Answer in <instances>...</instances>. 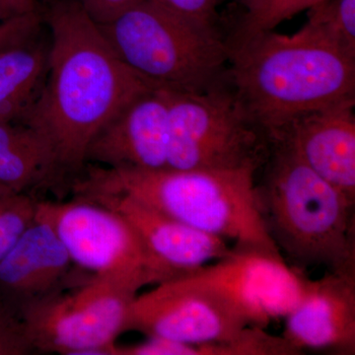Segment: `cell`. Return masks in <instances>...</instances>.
I'll list each match as a JSON object with an SVG mask.
<instances>
[{
	"mask_svg": "<svg viewBox=\"0 0 355 355\" xmlns=\"http://www.w3.org/2000/svg\"><path fill=\"white\" fill-rule=\"evenodd\" d=\"M73 197L108 207L130 224L150 261L155 286L191 277L234 251L226 240L191 227L128 196L89 193Z\"/></svg>",
	"mask_w": 355,
	"mask_h": 355,
	"instance_id": "11",
	"label": "cell"
},
{
	"mask_svg": "<svg viewBox=\"0 0 355 355\" xmlns=\"http://www.w3.org/2000/svg\"><path fill=\"white\" fill-rule=\"evenodd\" d=\"M237 1L244 8L241 20H247L260 13L268 0H237Z\"/></svg>",
	"mask_w": 355,
	"mask_h": 355,
	"instance_id": "25",
	"label": "cell"
},
{
	"mask_svg": "<svg viewBox=\"0 0 355 355\" xmlns=\"http://www.w3.org/2000/svg\"><path fill=\"white\" fill-rule=\"evenodd\" d=\"M297 32L355 58V0H322Z\"/></svg>",
	"mask_w": 355,
	"mask_h": 355,
	"instance_id": "18",
	"label": "cell"
},
{
	"mask_svg": "<svg viewBox=\"0 0 355 355\" xmlns=\"http://www.w3.org/2000/svg\"><path fill=\"white\" fill-rule=\"evenodd\" d=\"M139 291L76 266L60 288L21 309L35 354L114 355Z\"/></svg>",
	"mask_w": 355,
	"mask_h": 355,
	"instance_id": "7",
	"label": "cell"
},
{
	"mask_svg": "<svg viewBox=\"0 0 355 355\" xmlns=\"http://www.w3.org/2000/svg\"><path fill=\"white\" fill-rule=\"evenodd\" d=\"M167 139V90L151 89L135 98L97 133L86 153V164L166 170Z\"/></svg>",
	"mask_w": 355,
	"mask_h": 355,
	"instance_id": "12",
	"label": "cell"
},
{
	"mask_svg": "<svg viewBox=\"0 0 355 355\" xmlns=\"http://www.w3.org/2000/svg\"><path fill=\"white\" fill-rule=\"evenodd\" d=\"M58 188L55 158L46 140L23 123L0 121V198Z\"/></svg>",
	"mask_w": 355,
	"mask_h": 355,
	"instance_id": "17",
	"label": "cell"
},
{
	"mask_svg": "<svg viewBox=\"0 0 355 355\" xmlns=\"http://www.w3.org/2000/svg\"><path fill=\"white\" fill-rule=\"evenodd\" d=\"M259 171V210L284 260L305 275L318 268L355 275V203L306 165L282 137L270 139Z\"/></svg>",
	"mask_w": 355,
	"mask_h": 355,
	"instance_id": "3",
	"label": "cell"
},
{
	"mask_svg": "<svg viewBox=\"0 0 355 355\" xmlns=\"http://www.w3.org/2000/svg\"><path fill=\"white\" fill-rule=\"evenodd\" d=\"M252 327L219 292L183 277L156 284L137 294L128 331L186 345H219L234 340Z\"/></svg>",
	"mask_w": 355,
	"mask_h": 355,
	"instance_id": "9",
	"label": "cell"
},
{
	"mask_svg": "<svg viewBox=\"0 0 355 355\" xmlns=\"http://www.w3.org/2000/svg\"><path fill=\"white\" fill-rule=\"evenodd\" d=\"M354 106L343 103L302 114L272 137L286 139L306 165L354 203Z\"/></svg>",
	"mask_w": 355,
	"mask_h": 355,
	"instance_id": "14",
	"label": "cell"
},
{
	"mask_svg": "<svg viewBox=\"0 0 355 355\" xmlns=\"http://www.w3.org/2000/svg\"><path fill=\"white\" fill-rule=\"evenodd\" d=\"M166 90V170H260L270 137L248 116L228 83L205 92Z\"/></svg>",
	"mask_w": 355,
	"mask_h": 355,
	"instance_id": "6",
	"label": "cell"
},
{
	"mask_svg": "<svg viewBox=\"0 0 355 355\" xmlns=\"http://www.w3.org/2000/svg\"><path fill=\"white\" fill-rule=\"evenodd\" d=\"M0 3L13 15H23L40 11L37 0H0Z\"/></svg>",
	"mask_w": 355,
	"mask_h": 355,
	"instance_id": "24",
	"label": "cell"
},
{
	"mask_svg": "<svg viewBox=\"0 0 355 355\" xmlns=\"http://www.w3.org/2000/svg\"><path fill=\"white\" fill-rule=\"evenodd\" d=\"M187 277L219 292L252 326L260 328L286 317L311 282L279 254L235 249L227 258Z\"/></svg>",
	"mask_w": 355,
	"mask_h": 355,
	"instance_id": "10",
	"label": "cell"
},
{
	"mask_svg": "<svg viewBox=\"0 0 355 355\" xmlns=\"http://www.w3.org/2000/svg\"><path fill=\"white\" fill-rule=\"evenodd\" d=\"M36 216L50 224L77 268L141 289L155 284L144 245L130 224L84 198L38 202Z\"/></svg>",
	"mask_w": 355,
	"mask_h": 355,
	"instance_id": "8",
	"label": "cell"
},
{
	"mask_svg": "<svg viewBox=\"0 0 355 355\" xmlns=\"http://www.w3.org/2000/svg\"><path fill=\"white\" fill-rule=\"evenodd\" d=\"M167 12L202 27L218 29L221 0H148Z\"/></svg>",
	"mask_w": 355,
	"mask_h": 355,
	"instance_id": "21",
	"label": "cell"
},
{
	"mask_svg": "<svg viewBox=\"0 0 355 355\" xmlns=\"http://www.w3.org/2000/svg\"><path fill=\"white\" fill-rule=\"evenodd\" d=\"M322 0H268L260 13L253 18L240 20L234 31L250 33L275 30L280 23L308 10Z\"/></svg>",
	"mask_w": 355,
	"mask_h": 355,
	"instance_id": "19",
	"label": "cell"
},
{
	"mask_svg": "<svg viewBox=\"0 0 355 355\" xmlns=\"http://www.w3.org/2000/svg\"><path fill=\"white\" fill-rule=\"evenodd\" d=\"M35 354L21 310L0 297V355Z\"/></svg>",
	"mask_w": 355,
	"mask_h": 355,
	"instance_id": "20",
	"label": "cell"
},
{
	"mask_svg": "<svg viewBox=\"0 0 355 355\" xmlns=\"http://www.w3.org/2000/svg\"><path fill=\"white\" fill-rule=\"evenodd\" d=\"M74 270L50 224L35 216L0 260V297L21 310L60 288Z\"/></svg>",
	"mask_w": 355,
	"mask_h": 355,
	"instance_id": "15",
	"label": "cell"
},
{
	"mask_svg": "<svg viewBox=\"0 0 355 355\" xmlns=\"http://www.w3.org/2000/svg\"><path fill=\"white\" fill-rule=\"evenodd\" d=\"M225 41L229 86L270 139L302 114L355 102V58L329 44L273 30Z\"/></svg>",
	"mask_w": 355,
	"mask_h": 355,
	"instance_id": "2",
	"label": "cell"
},
{
	"mask_svg": "<svg viewBox=\"0 0 355 355\" xmlns=\"http://www.w3.org/2000/svg\"><path fill=\"white\" fill-rule=\"evenodd\" d=\"M42 16L50 31L48 72L20 123L50 146L62 188L83 174L88 147L105 125L158 87L121 62L76 0H53Z\"/></svg>",
	"mask_w": 355,
	"mask_h": 355,
	"instance_id": "1",
	"label": "cell"
},
{
	"mask_svg": "<svg viewBox=\"0 0 355 355\" xmlns=\"http://www.w3.org/2000/svg\"><path fill=\"white\" fill-rule=\"evenodd\" d=\"M41 27L0 49V121L20 123L46 80L50 42Z\"/></svg>",
	"mask_w": 355,
	"mask_h": 355,
	"instance_id": "16",
	"label": "cell"
},
{
	"mask_svg": "<svg viewBox=\"0 0 355 355\" xmlns=\"http://www.w3.org/2000/svg\"><path fill=\"white\" fill-rule=\"evenodd\" d=\"M251 169L141 171L86 164L70 187L73 196H128L240 251L280 254L257 202Z\"/></svg>",
	"mask_w": 355,
	"mask_h": 355,
	"instance_id": "4",
	"label": "cell"
},
{
	"mask_svg": "<svg viewBox=\"0 0 355 355\" xmlns=\"http://www.w3.org/2000/svg\"><path fill=\"white\" fill-rule=\"evenodd\" d=\"M12 16L15 15H13L8 9L6 8V7L0 3V22H1V21L8 19V18L12 17Z\"/></svg>",
	"mask_w": 355,
	"mask_h": 355,
	"instance_id": "26",
	"label": "cell"
},
{
	"mask_svg": "<svg viewBox=\"0 0 355 355\" xmlns=\"http://www.w3.org/2000/svg\"><path fill=\"white\" fill-rule=\"evenodd\" d=\"M282 336L299 354H355L354 273L326 272L311 279L300 302L284 317Z\"/></svg>",
	"mask_w": 355,
	"mask_h": 355,
	"instance_id": "13",
	"label": "cell"
},
{
	"mask_svg": "<svg viewBox=\"0 0 355 355\" xmlns=\"http://www.w3.org/2000/svg\"><path fill=\"white\" fill-rule=\"evenodd\" d=\"M98 26L121 62L156 87L198 93L227 83V44L219 29L193 24L148 0Z\"/></svg>",
	"mask_w": 355,
	"mask_h": 355,
	"instance_id": "5",
	"label": "cell"
},
{
	"mask_svg": "<svg viewBox=\"0 0 355 355\" xmlns=\"http://www.w3.org/2000/svg\"><path fill=\"white\" fill-rule=\"evenodd\" d=\"M97 24L108 23L140 0H76Z\"/></svg>",
	"mask_w": 355,
	"mask_h": 355,
	"instance_id": "23",
	"label": "cell"
},
{
	"mask_svg": "<svg viewBox=\"0 0 355 355\" xmlns=\"http://www.w3.org/2000/svg\"><path fill=\"white\" fill-rule=\"evenodd\" d=\"M43 23L41 11L15 15L0 22V49L39 29Z\"/></svg>",
	"mask_w": 355,
	"mask_h": 355,
	"instance_id": "22",
	"label": "cell"
}]
</instances>
